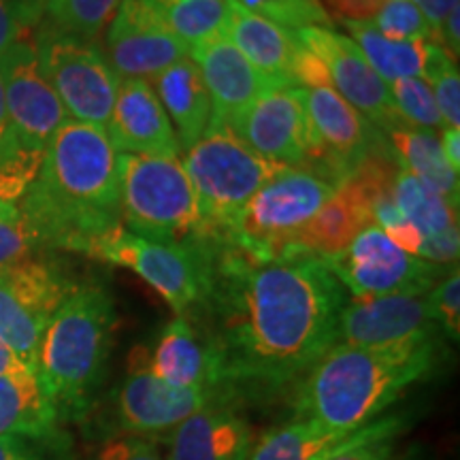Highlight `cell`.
<instances>
[{
	"instance_id": "obj_14",
	"label": "cell",
	"mask_w": 460,
	"mask_h": 460,
	"mask_svg": "<svg viewBox=\"0 0 460 460\" xmlns=\"http://www.w3.org/2000/svg\"><path fill=\"white\" fill-rule=\"evenodd\" d=\"M0 79L17 143L24 152L43 156L49 139L68 115L39 66L31 39L20 37L0 54Z\"/></svg>"
},
{
	"instance_id": "obj_19",
	"label": "cell",
	"mask_w": 460,
	"mask_h": 460,
	"mask_svg": "<svg viewBox=\"0 0 460 460\" xmlns=\"http://www.w3.org/2000/svg\"><path fill=\"white\" fill-rule=\"evenodd\" d=\"M190 60L199 66L211 101V124L233 128L254 102L275 90L243 54L228 41L226 34L190 49Z\"/></svg>"
},
{
	"instance_id": "obj_24",
	"label": "cell",
	"mask_w": 460,
	"mask_h": 460,
	"mask_svg": "<svg viewBox=\"0 0 460 460\" xmlns=\"http://www.w3.org/2000/svg\"><path fill=\"white\" fill-rule=\"evenodd\" d=\"M254 444L245 418L224 402L192 413L172 429L166 460H250Z\"/></svg>"
},
{
	"instance_id": "obj_8",
	"label": "cell",
	"mask_w": 460,
	"mask_h": 460,
	"mask_svg": "<svg viewBox=\"0 0 460 460\" xmlns=\"http://www.w3.org/2000/svg\"><path fill=\"white\" fill-rule=\"evenodd\" d=\"M85 256L130 269L183 318L200 312L214 281V245L200 241H154L122 226L96 241Z\"/></svg>"
},
{
	"instance_id": "obj_38",
	"label": "cell",
	"mask_w": 460,
	"mask_h": 460,
	"mask_svg": "<svg viewBox=\"0 0 460 460\" xmlns=\"http://www.w3.org/2000/svg\"><path fill=\"white\" fill-rule=\"evenodd\" d=\"M41 250H45L41 237L22 211L11 220H0V269L39 256Z\"/></svg>"
},
{
	"instance_id": "obj_15",
	"label": "cell",
	"mask_w": 460,
	"mask_h": 460,
	"mask_svg": "<svg viewBox=\"0 0 460 460\" xmlns=\"http://www.w3.org/2000/svg\"><path fill=\"white\" fill-rule=\"evenodd\" d=\"M295 32L296 41L314 51L331 75V85L339 96L365 115L377 130L393 132L401 122L396 118L390 88L367 62L352 39L335 28H303Z\"/></svg>"
},
{
	"instance_id": "obj_44",
	"label": "cell",
	"mask_w": 460,
	"mask_h": 460,
	"mask_svg": "<svg viewBox=\"0 0 460 460\" xmlns=\"http://www.w3.org/2000/svg\"><path fill=\"white\" fill-rule=\"evenodd\" d=\"M424 15L430 28V39L441 45V32H444L446 20L454 9H460V0H411Z\"/></svg>"
},
{
	"instance_id": "obj_25",
	"label": "cell",
	"mask_w": 460,
	"mask_h": 460,
	"mask_svg": "<svg viewBox=\"0 0 460 460\" xmlns=\"http://www.w3.org/2000/svg\"><path fill=\"white\" fill-rule=\"evenodd\" d=\"M226 39L247 62L267 77L275 88H296L295 65L301 45L295 32L286 31L230 0Z\"/></svg>"
},
{
	"instance_id": "obj_20",
	"label": "cell",
	"mask_w": 460,
	"mask_h": 460,
	"mask_svg": "<svg viewBox=\"0 0 460 460\" xmlns=\"http://www.w3.org/2000/svg\"><path fill=\"white\" fill-rule=\"evenodd\" d=\"M105 132L118 154L180 158L181 147L169 115L152 84L126 79L119 84Z\"/></svg>"
},
{
	"instance_id": "obj_7",
	"label": "cell",
	"mask_w": 460,
	"mask_h": 460,
	"mask_svg": "<svg viewBox=\"0 0 460 460\" xmlns=\"http://www.w3.org/2000/svg\"><path fill=\"white\" fill-rule=\"evenodd\" d=\"M335 190L312 171L281 166L241 209L226 245L258 262L292 258L296 233Z\"/></svg>"
},
{
	"instance_id": "obj_4",
	"label": "cell",
	"mask_w": 460,
	"mask_h": 460,
	"mask_svg": "<svg viewBox=\"0 0 460 460\" xmlns=\"http://www.w3.org/2000/svg\"><path fill=\"white\" fill-rule=\"evenodd\" d=\"M115 324V303L102 286H77L45 329L37 352L39 382L60 416L82 418L99 388Z\"/></svg>"
},
{
	"instance_id": "obj_35",
	"label": "cell",
	"mask_w": 460,
	"mask_h": 460,
	"mask_svg": "<svg viewBox=\"0 0 460 460\" xmlns=\"http://www.w3.org/2000/svg\"><path fill=\"white\" fill-rule=\"evenodd\" d=\"M252 13L267 17L286 31L303 28H332L320 0H234Z\"/></svg>"
},
{
	"instance_id": "obj_41",
	"label": "cell",
	"mask_w": 460,
	"mask_h": 460,
	"mask_svg": "<svg viewBox=\"0 0 460 460\" xmlns=\"http://www.w3.org/2000/svg\"><path fill=\"white\" fill-rule=\"evenodd\" d=\"M332 24L343 22H371L382 9L384 0H320Z\"/></svg>"
},
{
	"instance_id": "obj_23",
	"label": "cell",
	"mask_w": 460,
	"mask_h": 460,
	"mask_svg": "<svg viewBox=\"0 0 460 460\" xmlns=\"http://www.w3.org/2000/svg\"><path fill=\"white\" fill-rule=\"evenodd\" d=\"M393 197L401 216L422 234L420 258L439 267L456 264L460 254L456 205L405 169L396 171Z\"/></svg>"
},
{
	"instance_id": "obj_50",
	"label": "cell",
	"mask_w": 460,
	"mask_h": 460,
	"mask_svg": "<svg viewBox=\"0 0 460 460\" xmlns=\"http://www.w3.org/2000/svg\"><path fill=\"white\" fill-rule=\"evenodd\" d=\"M45 3H48V0H28V7H32L34 13H37V9L43 7Z\"/></svg>"
},
{
	"instance_id": "obj_5",
	"label": "cell",
	"mask_w": 460,
	"mask_h": 460,
	"mask_svg": "<svg viewBox=\"0 0 460 460\" xmlns=\"http://www.w3.org/2000/svg\"><path fill=\"white\" fill-rule=\"evenodd\" d=\"M209 245H226L247 200L281 166L256 156L228 126H209L181 160Z\"/></svg>"
},
{
	"instance_id": "obj_42",
	"label": "cell",
	"mask_w": 460,
	"mask_h": 460,
	"mask_svg": "<svg viewBox=\"0 0 460 460\" xmlns=\"http://www.w3.org/2000/svg\"><path fill=\"white\" fill-rule=\"evenodd\" d=\"M24 158H41V156H34V154L24 152L20 143H17L13 126H11V119H9L7 102H4L3 79H0V166L20 163V160Z\"/></svg>"
},
{
	"instance_id": "obj_28",
	"label": "cell",
	"mask_w": 460,
	"mask_h": 460,
	"mask_svg": "<svg viewBox=\"0 0 460 460\" xmlns=\"http://www.w3.org/2000/svg\"><path fill=\"white\" fill-rule=\"evenodd\" d=\"M60 413L37 373L0 377V437H22L39 444L58 439Z\"/></svg>"
},
{
	"instance_id": "obj_16",
	"label": "cell",
	"mask_w": 460,
	"mask_h": 460,
	"mask_svg": "<svg viewBox=\"0 0 460 460\" xmlns=\"http://www.w3.org/2000/svg\"><path fill=\"white\" fill-rule=\"evenodd\" d=\"M183 58H190V49L163 24L147 0L119 3L107 31V60L119 82L152 84Z\"/></svg>"
},
{
	"instance_id": "obj_17",
	"label": "cell",
	"mask_w": 460,
	"mask_h": 460,
	"mask_svg": "<svg viewBox=\"0 0 460 460\" xmlns=\"http://www.w3.org/2000/svg\"><path fill=\"white\" fill-rule=\"evenodd\" d=\"M441 331L430 312L427 295L369 296L345 301L337 322L335 343L356 348H393V345L430 341Z\"/></svg>"
},
{
	"instance_id": "obj_27",
	"label": "cell",
	"mask_w": 460,
	"mask_h": 460,
	"mask_svg": "<svg viewBox=\"0 0 460 460\" xmlns=\"http://www.w3.org/2000/svg\"><path fill=\"white\" fill-rule=\"evenodd\" d=\"M152 88L169 115L181 152H188L211 124V101L199 66L190 58H183L160 73Z\"/></svg>"
},
{
	"instance_id": "obj_13",
	"label": "cell",
	"mask_w": 460,
	"mask_h": 460,
	"mask_svg": "<svg viewBox=\"0 0 460 460\" xmlns=\"http://www.w3.org/2000/svg\"><path fill=\"white\" fill-rule=\"evenodd\" d=\"M237 388H180L154 376L147 367L146 349L130 356L128 373L118 390V422L122 433L156 437L171 433L183 420L205 407L224 405Z\"/></svg>"
},
{
	"instance_id": "obj_3",
	"label": "cell",
	"mask_w": 460,
	"mask_h": 460,
	"mask_svg": "<svg viewBox=\"0 0 460 460\" xmlns=\"http://www.w3.org/2000/svg\"><path fill=\"white\" fill-rule=\"evenodd\" d=\"M439 360V339L356 348L332 343L305 371L296 388V418L335 430H358L376 422L413 384L427 379Z\"/></svg>"
},
{
	"instance_id": "obj_47",
	"label": "cell",
	"mask_w": 460,
	"mask_h": 460,
	"mask_svg": "<svg viewBox=\"0 0 460 460\" xmlns=\"http://www.w3.org/2000/svg\"><path fill=\"white\" fill-rule=\"evenodd\" d=\"M24 373H34V371L15 354V349L11 348L9 343H4L3 339H0V377L24 376Z\"/></svg>"
},
{
	"instance_id": "obj_2",
	"label": "cell",
	"mask_w": 460,
	"mask_h": 460,
	"mask_svg": "<svg viewBox=\"0 0 460 460\" xmlns=\"http://www.w3.org/2000/svg\"><path fill=\"white\" fill-rule=\"evenodd\" d=\"M20 211L45 250L88 254L96 241L122 228L118 152L105 128L66 119L45 147Z\"/></svg>"
},
{
	"instance_id": "obj_36",
	"label": "cell",
	"mask_w": 460,
	"mask_h": 460,
	"mask_svg": "<svg viewBox=\"0 0 460 460\" xmlns=\"http://www.w3.org/2000/svg\"><path fill=\"white\" fill-rule=\"evenodd\" d=\"M371 24L394 41H433L427 20L411 0H384Z\"/></svg>"
},
{
	"instance_id": "obj_10",
	"label": "cell",
	"mask_w": 460,
	"mask_h": 460,
	"mask_svg": "<svg viewBox=\"0 0 460 460\" xmlns=\"http://www.w3.org/2000/svg\"><path fill=\"white\" fill-rule=\"evenodd\" d=\"M75 288L77 284L43 256L0 269V339L32 371L45 329Z\"/></svg>"
},
{
	"instance_id": "obj_32",
	"label": "cell",
	"mask_w": 460,
	"mask_h": 460,
	"mask_svg": "<svg viewBox=\"0 0 460 460\" xmlns=\"http://www.w3.org/2000/svg\"><path fill=\"white\" fill-rule=\"evenodd\" d=\"M122 0H48V24L82 41L96 43L101 32L111 24Z\"/></svg>"
},
{
	"instance_id": "obj_11",
	"label": "cell",
	"mask_w": 460,
	"mask_h": 460,
	"mask_svg": "<svg viewBox=\"0 0 460 460\" xmlns=\"http://www.w3.org/2000/svg\"><path fill=\"white\" fill-rule=\"evenodd\" d=\"M324 262L352 298L427 295L450 271L402 252L377 224L362 228L341 254Z\"/></svg>"
},
{
	"instance_id": "obj_30",
	"label": "cell",
	"mask_w": 460,
	"mask_h": 460,
	"mask_svg": "<svg viewBox=\"0 0 460 460\" xmlns=\"http://www.w3.org/2000/svg\"><path fill=\"white\" fill-rule=\"evenodd\" d=\"M341 26L348 28L362 56L386 84L424 75L430 41H394L384 37L371 22H343Z\"/></svg>"
},
{
	"instance_id": "obj_46",
	"label": "cell",
	"mask_w": 460,
	"mask_h": 460,
	"mask_svg": "<svg viewBox=\"0 0 460 460\" xmlns=\"http://www.w3.org/2000/svg\"><path fill=\"white\" fill-rule=\"evenodd\" d=\"M393 458V439H377L362 444L354 450L339 454L332 460H390Z\"/></svg>"
},
{
	"instance_id": "obj_21",
	"label": "cell",
	"mask_w": 460,
	"mask_h": 460,
	"mask_svg": "<svg viewBox=\"0 0 460 460\" xmlns=\"http://www.w3.org/2000/svg\"><path fill=\"white\" fill-rule=\"evenodd\" d=\"M146 358L149 371L172 386L194 390L230 386L216 343L183 315H175L164 326L152 352L146 349Z\"/></svg>"
},
{
	"instance_id": "obj_1",
	"label": "cell",
	"mask_w": 460,
	"mask_h": 460,
	"mask_svg": "<svg viewBox=\"0 0 460 460\" xmlns=\"http://www.w3.org/2000/svg\"><path fill=\"white\" fill-rule=\"evenodd\" d=\"M214 281L205 309L207 337L233 388H279L303 376L335 343L348 292L322 258L258 262L214 245Z\"/></svg>"
},
{
	"instance_id": "obj_33",
	"label": "cell",
	"mask_w": 460,
	"mask_h": 460,
	"mask_svg": "<svg viewBox=\"0 0 460 460\" xmlns=\"http://www.w3.org/2000/svg\"><path fill=\"white\" fill-rule=\"evenodd\" d=\"M422 79L433 90L437 107H439L444 130H458L460 126V73L456 58L447 54V49L429 43L427 66H424Z\"/></svg>"
},
{
	"instance_id": "obj_37",
	"label": "cell",
	"mask_w": 460,
	"mask_h": 460,
	"mask_svg": "<svg viewBox=\"0 0 460 460\" xmlns=\"http://www.w3.org/2000/svg\"><path fill=\"white\" fill-rule=\"evenodd\" d=\"M427 301L439 331L454 341L460 335V271L454 264L444 278L427 292Z\"/></svg>"
},
{
	"instance_id": "obj_9",
	"label": "cell",
	"mask_w": 460,
	"mask_h": 460,
	"mask_svg": "<svg viewBox=\"0 0 460 460\" xmlns=\"http://www.w3.org/2000/svg\"><path fill=\"white\" fill-rule=\"evenodd\" d=\"M34 49L39 66L68 119L105 128L122 82L96 43L82 41L45 24L37 34Z\"/></svg>"
},
{
	"instance_id": "obj_29",
	"label": "cell",
	"mask_w": 460,
	"mask_h": 460,
	"mask_svg": "<svg viewBox=\"0 0 460 460\" xmlns=\"http://www.w3.org/2000/svg\"><path fill=\"white\" fill-rule=\"evenodd\" d=\"M390 149H393L401 169L427 181L441 197L458 207V172L447 164L444 149H441L439 132L399 126L390 132Z\"/></svg>"
},
{
	"instance_id": "obj_12",
	"label": "cell",
	"mask_w": 460,
	"mask_h": 460,
	"mask_svg": "<svg viewBox=\"0 0 460 460\" xmlns=\"http://www.w3.org/2000/svg\"><path fill=\"white\" fill-rule=\"evenodd\" d=\"M309 128L307 169L339 188L371 154L386 149L382 130L331 85L301 88Z\"/></svg>"
},
{
	"instance_id": "obj_40",
	"label": "cell",
	"mask_w": 460,
	"mask_h": 460,
	"mask_svg": "<svg viewBox=\"0 0 460 460\" xmlns=\"http://www.w3.org/2000/svg\"><path fill=\"white\" fill-rule=\"evenodd\" d=\"M96 460H164L152 437L126 435L109 439L99 450Z\"/></svg>"
},
{
	"instance_id": "obj_18",
	"label": "cell",
	"mask_w": 460,
	"mask_h": 460,
	"mask_svg": "<svg viewBox=\"0 0 460 460\" xmlns=\"http://www.w3.org/2000/svg\"><path fill=\"white\" fill-rule=\"evenodd\" d=\"M230 130L267 163L307 169L309 128L301 88L269 90Z\"/></svg>"
},
{
	"instance_id": "obj_31",
	"label": "cell",
	"mask_w": 460,
	"mask_h": 460,
	"mask_svg": "<svg viewBox=\"0 0 460 460\" xmlns=\"http://www.w3.org/2000/svg\"><path fill=\"white\" fill-rule=\"evenodd\" d=\"M163 24L188 49L224 37L230 0H147Z\"/></svg>"
},
{
	"instance_id": "obj_48",
	"label": "cell",
	"mask_w": 460,
	"mask_h": 460,
	"mask_svg": "<svg viewBox=\"0 0 460 460\" xmlns=\"http://www.w3.org/2000/svg\"><path fill=\"white\" fill-rule=\"evenodd\" d=\"M439 141H441V149H444L447 164L458 172L460 171V130H441Z\"/></svg>"
},
{
	"instance_id": "obj_22",
	"label": "cell",
	"mask_w": 460,
	"mask_h": 460,
	"mask_svg": "<svg viewBox=\"0 0 460 460\" xmlns=\"http://www.w3.org/2000/svg\"><path fill=\"white\" fill-rule=\"evenodd\" d=\"M396 433V418H386L384 422L376 420L358 430H335L314 420L295 418L264 433L252 447L250 460H332L369 441L394 439Z\"/></svg>"
},
{
	"instance_id": "obj_34",
	"label": "cell",
	"mask_w": 460,
	"mask_h": 460,
	"mask_svg": "<svg viewBox=\"0 0 460 460\" xmlns=\"http://www.w3.org/2000/svg\"><path fill=\"white\" fill-rule=\"evenodd\" d=\"M388 88L401 126L430 132L444 130V119H441L433 90L422 77L401 79V82L388 84Z\"/></svg>"
},
{
	"instance_id": "obj_6",
	"label": "cell",
	"mask_w": 460,
	"mask_h": 460,
	"mask_svg": "<svg viewBox=\"0 0 460 460\" xmlns=\"http://www.w3.org/2000/svg\"><path fill=\"white\" fill-rule=\"evenodd\" d=\"M118 181L128 233L169 243H205L197 197L180 158L118 154Z\"/></svg>"
},
{
	"instance_id": "obj_49",
	"label": "cell",
	"mask_w": 460,
	"mask_h": 460,
	"mask_svg": "<svg viewBox=\"0 0 460 460\" xmlns=\"http://www.w3.org/2000/svg\"><path fill=\"white\" fill-rule=\"evenodd\" d=\"M390 460H424V458L420 456L418 450H411V452L402 454V456H399V458H390Z\"/></svg>"
},
{
	"instance_id": "obj_39",
	"label": "cell",
	"mask_w": 460,
	"mask_h": 460,
	"mask_svg": "<svg viewBox=\"0 0 460 460\" xmlns=\"http://www.w3.org/2000/svg\"><path fill=\"white\" fill-rule=\"evenodd\" d=\"M41 158H24L20 163L0 166V220H11L20 214V200L37 177Z\"/></svg>"
},
{
	"instance_id": "obj_45",
	"label": "cell",
	"mask_w": 460,
	"mask_h": 460,
	"mask_svg": "<svg viewBox=\"0 0 460 460\" xmlns=\"http://www.w3.org/2000/svg\"><path fill=\"white\" fill-rule=\"evenodd\" d=\"M0 460H51L39 441L22 437H0Z\"/></svg>"
},
{
	"instance_id": "obj_43",
	"label": "cell",
	"mask_w": 460,
	"mask_h": 460,
	"mask_svg": "<svg viewBox=\"0 0 460 460\" xmlns=\"http://www.w3.org/2000/svg\"><path fill=\"white\" fill-rule=\"evenodd\" d=\"M24 4H20L17 0H0V54L17 39L24 37Z\"/></svg>"
},
{
	"instance_id": "obj_26",
	"label": "cell",
	"mask_w": 460,
	"mask_h": 460,
	"mask_svg": "<svg viewBox=\"0 0 460 460\" xmlns=\"http://www.w3.org/2000/svg\"><path fill=\"white\" fill-rule=\"evenodd\" d=\"M373 224L371 205L358 183L348 177L320 211L298 230L292 252L295 256H315L326 261L352 243L362 228Z\"/></svg>"
}]
</instances>
